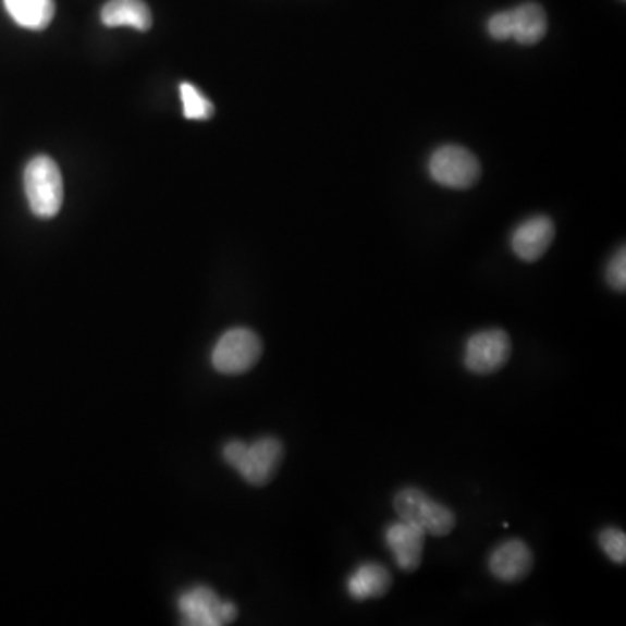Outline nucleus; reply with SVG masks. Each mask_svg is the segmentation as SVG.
Instances as JSON below:
<instances>
[{
    "label": "nucleus",
    "mask_w": 626,
    "mask_h": 626,
    "mask_svg": "<svg viewBox=\"0 0 626 626\" xmlns=\"http://www.w3.org/2000/svg\"><path fill=\"white\" fill-rule=\"evenodd\" d=\"M284 458V445L275 437H261L246 444L243 441L226 442L223 459L238 471V476L250 486H265L275 476Z\"/></svg>",
    "instance_id": "nucleus-1"
},
{
    "label": "nucleus",
    "mask_w": 626,
    "mask_h": 626,
    "mask_svg": "<svg viewBox=\"0 0 626 626\" xmlns=\"http://www.w3.org/2000/svg\"><path fill=\"white\" fill-rule=\"evenodd\" d=\"M25 194L35 217L49 220L63 206V176L57 162L48 156H37L25 168Z\"/></svg>",
    "instance_id": "nucleus-2"
},
{
    "label": "nucleus",
    "mask_w": 626,
    "mask_h": 626,
    "mask_svg": "<svg viewBox=\"0 0 626 626\" xmlns=\"http://www.w3.org/2000/svg\"><path fill=\"white\" fill-rule=\"evenodd\" d=\"M393 506L401 520L419 527L425 535H450L456 526V515L453 510L432 500L421 489L406 488L398 491L393 498Z\"/></svg>",
    "instance_id": "nucleus-3"
},
{
    "label": "nucleus",
    "mask_w": 626,
    "mask_h": 626,
    "mask_svg": "<svg viewBox=\"0 0 626 626\" xmlns=\"http://www.w3.org/2000/svg\"><path fill=\"white\" fill-rule=\"evenodd\" d=\"M549 30L547 13L540 4L526 2L510 11H501L488 20V32L494 40L514 39L523 46H535Z\"/></svg>",
    "instance_id": "nucleus-4"
},
{
    "label": "nucleus",
    "mask_w": 626,
    "mask_h": 626,
    "mask_svg": "<svg viewBox=\"0 0 626 626\" xmlns=\"http://www.w3.org/2000/svg\"><path fill=\"white\" fill-rule=\"evenodd\" d=\"M263 345L253 329L234 328L221 334L211 352V364L220 375H244L255 368Z\"/></svg>",
    "instance_id": "nucleus-5"
},
{
    "label": "nucleus",
    "mask_w": 626,
    "mask_h": 626,
    "mask_svg": "<svg viewBox=\"0 0 626 626\" xmlns=\"http://www.w3.org/2000/svg\"><path fill=\"white\" fill-rule=\"evenodd\" d=\"M177 613L186 626H223L237 618V605L223 601L212 588L197 585L177 597Z\"/></svg>",
    "instance_id": "nucleus-6"
},
{
    "label": "nucleus",
    "mask_w": 626,
    "mask_h": 626,
    "mask_svg": "<svg viewBox=\"0 0 626 626\" xmlns=\"http://www.w3.org/2000/svg\"><path fill=\"white\" fill-rule=\"evenodd\" d=\"M428 173L433 182L445 188L465 191L476 185L480 177L477 157L459 145H444L437 148L428 160Z\"/></svg>",
    "instance_id": "nucleus-7"
},
{
    "label": "nucleus",
    "mask_w": 626,
    "mask_h": 626,
    "mask_svg": "<svg viewBox=\"0 0 626 626\" xmlns=\"http://www.w3.org/2000/svg\"><path fill=\"white\" fill-rule=\"evenodd\" d=\"M512 342L503 329H486L468 337L465 368L474 375H493L510 360Z\"/></svg>",
    "instance_id": "nucleus-8"
},
{
    "label": "nucleus",
    "mask_w": 626,
    "mask_h": 626,
    "mask_svg": "<svg viewBox=\"0 0 626 626\" xmlns=\"http://www.w3.org/2000/svg\"><path fill=\"white\" fill-rule=\"evenodd\" d=\"M555 226L549 217H532L524 221L512 234V250L515 256L527 263L538 261L552 246Z\"/></svg>",
    "instance_id": "nucleus-9"
},
{
    "label": "nucleus",
    "mask_w": 626,
    "mask_h": 626,
    "mask_svg": "<svg viewBox=\"0 0 626 626\" xmlns=\"http://www.w3.org/2000/svg\"><path fill=\"white\" fill-rule=\"evenodd\" d=\"M425 536L427 535L419 527L406 520H398L386 527L384 541L402 570L413 573L418 569L424 561Z\"/></svg>",
    "instance_id": "nucleus-10"
},
{
    "label": "nucleus",
    "mask_w": 626,
    "mask_h": 626,
    "mask_svg": "<svg viewBox=\"0 0 626 626\" xmlns=\"http://www.w3.org/2000/svg\"><path fill=\"white\" fill-rule=\"evenodd\" d=\"M535 557L529 547L520 540L501 543L489 557V570L503 584H515L531 573Z\"/></svg>",
    "instance_id": "nucleus-11"
},
{
    "label": "nucleus",
    "mask_w": 626,
    "mask_h": 626,
    "mask_svg": "<svg viewBox=\"0 0 626 626\" xmlns=\"http://www.w3.org/2000/svg\"><path fill=\"white\" fill-rule=\"evenodd\" d=\"M392 587V575L386 567L378 562H366L357 567L354 575L346 581V590L352 599L357 602L369 601V599H380L386 596Z\"/></svg>",
    "instance_id": "nucleus-12"
},
{
    "label": "nucleus",
    "mask_w": 626,
    "mask_h": 626,
    "mask_svg": "<svg viewBox=\"0 0 626 626\" xmlns=\"http://www.w3.org/2000/svg\"><path fill=\"white\" fill-rule=\"evenodd\" d=\"M101 22L110 28L131 26L147 32L151 26V13L143 0H109L101 9Z\"/></svg>",
    "instance_id": "nucleus-13"
},
{
    "label": "nucleus",
    "mask_w": 626,
    "mask_h": 626,
    "mask_svg": "<svg viewBox=\"0 0 626 626\" xmlns=\"http://www.w3.org/2000/svg\"><path fill=\"white\" fill-rule=\"evenodd\" d=\"M5 11L14 23L28 30H44L52 22L54 0H4Z\"/></svg>",
    "instance_id": "nucleus-14"
},
{
    "label": "nucleus",
    "mask_w": 626,
    "mask_h": 626,
    "mask_svg": "<svg viewBox=\"0 0 626 626\" xmlns=\"http://www.w3.org/2000/svg\"><path fill=\"white\" fill-rule=\"evenodd\" d=\"M180 95H182L183 112L185 118L191 121H208L214 113V107L211 101L192 84L183 83L180 86Z\"/></svg>",
    "instance_id": "nucleus-15"
},
{
    "label": "nucleus",
    "mask_w": 626,
    "mask_h": 626,
    "mask_svg": "<svg viewBox=\"0 0 626 626\" xmlns=\"http://www.w3.org/2000/svg\"><path fill=\"white\" fill-rule=\"evenodd\" d=\"M599 543H601L602 550H604L605 555L611 559V561L616 562V564H625L626 561V536L622 529H616V527H607L599 536Z\"/></svg>",
    "instance_id": "nucleus-16"
},
{
    "label": "nucleus",
    "mask_w": 626,
    "mask_h": 626,
    "mask_svg": "<svg viewBox=\"0 0 626 626\" xmlns=\"http://www.w3.org/2000/svg\"><path fill=\"white\" fill-rule=\"evenodd\" d=\"M605 279L610 282L614 291L626 290V250L625 247L616 250V255L611 258L607 270H605Z\"/></svg>",
    "instance_id": "nucleus-17"
}]
</instances>
